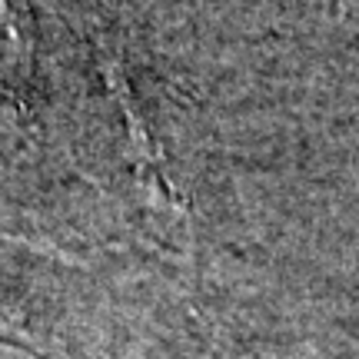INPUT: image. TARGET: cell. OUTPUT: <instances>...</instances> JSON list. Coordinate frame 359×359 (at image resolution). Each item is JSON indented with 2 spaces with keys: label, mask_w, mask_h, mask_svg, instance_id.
<instances>
[{
  "label": "cell",
  "mask_w": 359,
  "mask_h": 359,
  "mask_svg": "<svg viewBox=\"0 0 359 359\" xmlns=\"http://www.w3.org/2000/svg\"><path fill=\"white\" fill-rule=\"evenodd\" d=\"M103 80H107V90H110L116 110H120V120H123V147H127V163L133 173V193L140 200L147 226L170 250H190V210L170 180L163 150H160L150 123L143 120L137 97L130 90V80L123 74V64L114 53L103 57Z\"/></svg>",
  "instance_id": "6da1fadb"
},
{
  "label": "cell",
  "mask_w": 359,
  "mask_h": 359,
  "mask_svg": "<svg viewBox=\"0 0 359 359\" xmlns=\"http://www.w3.org/2000/svg\"><path fill=\"white\" fill-rule=\"evenodd\" d=\"M37 27L27 0H0V90L24 100L34 83Z\"/></svg>",
  "instance_id": "7a4b0ae2"
},
{
  "label": "cell",
  "mask_w": 359,
  "mask_h": 359,
  "mask_svg": "<svg viewBox=\"0 0 359 359\" xmlns=\"http://www.w3.org/2000/svg\"><path fill=\"white\" fill-rule=\"evenodd\" d=\"M0 343L34 359H47L43 333L34 320V309L4 276H0Z\"/></svg>",
  "instance_id": "3957f363"
}]
</instances>
